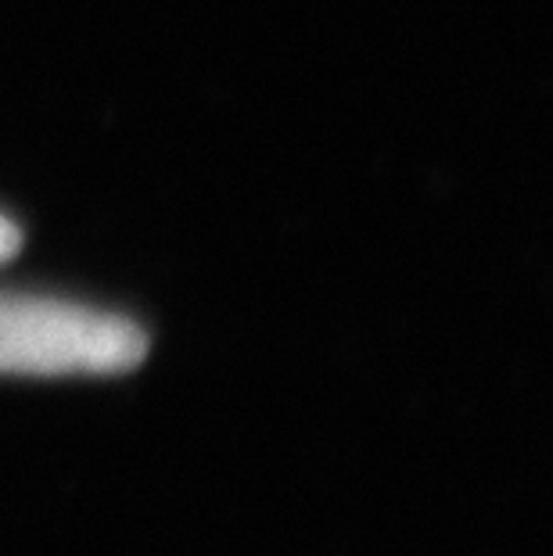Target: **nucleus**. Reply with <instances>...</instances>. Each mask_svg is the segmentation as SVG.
<instances>
[{
	"instance_id": "1",
	"label": "nucleus",
	"mask_w": 553,
	"mask_h": 556,
	"mask_svg": "<svg viewBox=\"0 0 553 556\" xmlns=\"http://www.w3.org/2000/svg\"><path fill=\"white\" fill-rule=\"evenodd\" d=\"M148 334L134 319L87 305L0 291V374L112 377L140 366Z\"/></svg>"
},
{
	"instance_id": "2",
	"label": "nucleus",
	"mask_w": 553,
	"mask_h": 556,
	"mask_svg": "<svg viewBox=\"0 0 553 556\" xmlns=\"http://www.w3.org/2000/svg\"><path fill=\"white\" fill-rule=\"evenodd\" d=\"M18 248H22V230L15 227V219H8L4 212H0V263L15 258Z\"/></svg>"
}]
</instances>
